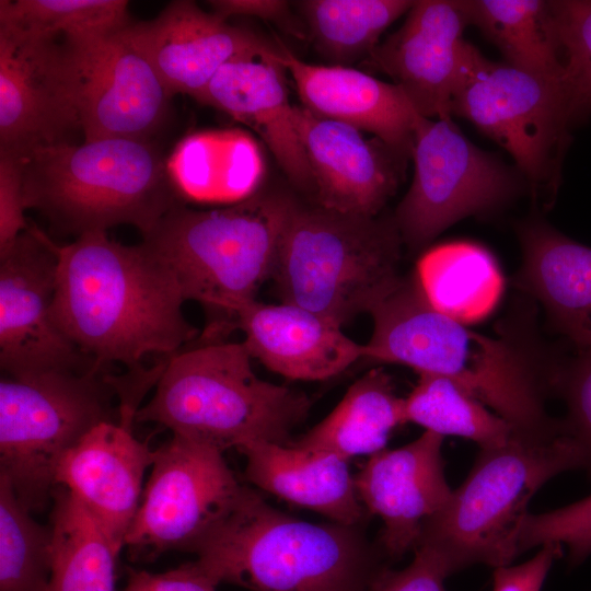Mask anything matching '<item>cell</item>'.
Listing matches in <instances>:
<instances>
[{
  "label": "cell",
  "mask_w": 591,
  "mask_h": 591,
  "mask_svg": "<svg viewBox=\"0 0 591 591\" xmlns=\"http://www.w3.org/2000/svg\"><path fill=\"white\" fill-rule=\"evenodd\" d=\"M57 253L55 321L96 364L138 370L147 356L174 355L197 337L175 277L141 243L91 232Z\"/></svg>",
  "instance_id": "6da1fadb"
},
{
  "label": "cell",
  "mask_w": 591,
  "mask_h": 591,
  "mask_svg": "<svg viewBox=\"0 0 591 591\" xmlns=\"http://www.w3.org/2000/svg\"><path fill=\"white\" fill-rule=\"evenodd\" d=\"M370 315L364 359L448 378L515 431L547 434L561 429V419L545 409L559 360L542 366L515 339L485 336L439 312L415 273L403 276Z\"/></svg>",
  "instance_id": "7a4b0ae2"
},
{
  "label": "cell",
  "mask_w": 591,
  "mask_h": 591,
  "mask_svg": "<svg viewBox=\"0 0 591 591\" xmlns=\"http://www.w3.org/2000/svg\"><path fill=\"white\" fill-rule=\"evenodd\" d=\"M296 204L276 189L204 210L183 201L142 235L141 244L171 270L185 301L202 306L207 321L198 341L224 340L235 331L237 310L271 278Z\"/></svg>",
  "instance_id": "3957f363"
},
{
  "label": "cell",
  "mask_w": 591,
  "mask_h": 591,
  "mask_svg": "<svg viewBox=\"0 0 591 591\" xmlns=\"http://www.w3.org/2000/svg\"><path fill=\"white\" fill-rule=\"evenodd\" d=\"M26 209L77 237L132 225L141 235L185 201L153 140L105 138L21 157Z\"/></svg>",
  "instance_id": "277c9868"
},
{
  "label": "cell",
  "mask_w": 591,
  "mask_h": 591,
  "mask_svg": "<svg viewBox=\"0 0 591 591\" xmlns=\"http://www.w3.org/2000/svg\"><path fill=\"white\" fill-rule=\"evenodd\" d=\"M243 341H197L165 357L136 422H157L222 452L253 441L289 444L312 401L258 378Z\"/></svg>",
  "instance_id": "5b68a950"
},
{
  "label": "cell",
  "mask_w": 591,
  "mask_h": 591,
  "mask_svg": "<svg viewBox=\"0 0 591 591\" xmlns=\"http://www.w3.org/2000/svg\"><path fill=\"white\" fill-rule=\"evenodd\" d=\"M583 466L565 426L547 434L513 430L505 443L480 448L449 502L424 523L416 548L434 557L448 576L476 564L508 566L520 555L534 494L554 476Z\"/></svg>",
  "instance_id": "8992f818"
},
{
  "label": "cell",
  "mask_w": 591,
  "mask_h": 591,
  "mask_svg": "<svg viewBox=\"0 0 591 591\" xmlns=\"http://www.w3.org/2000/svg\"><path fill=\"white\" fill-rule=\"evenodd\" d=\"M196 555L221 583L250 591H369L383 556L359 525L296 519L248 487Z\"/></svg>",
  "instance_id": "52a82bcc"
},
{
  "label": "cell",
  "mask_w": 591,
  "mask_h": 591,
  "mask_svg": "<svg viewBox=\"0 0 591 591\" xmlns=\"http://www.w3.org/2000/svg\"><path fill=\"white\" fill-rule=\"evenodd\" d=\"M393 216L367 217L297 201L271 275L281 302L343 326L381 303L403 279Z\"/></svg>",
  "instance_id": "ba28073f"
},
{
  "label": "cell",
  "mask_w": 591,
  "mask_h": 591,
  "mask_svg": "<svg viewBox=\"0 0 591 591\" xmlns=\"http://www.w3.org/2000/svg\"><path fill=\"white\" fill-rule=\"evenodd\" d=\"M115 375L107 368L2 374L0 475L30 512L53 502L67 453L95 426L119 418Z\"/></svg>",
  "instance_id": "9c48e42d"
},
{
  "label": "cell",
  "mask_w": 591,
  "mask_h": 591,
  "mask_svg": "<svg viewBox=\"0 0 591 591\" xmlns=\"http://www.w3.org/2000/svg\"><path fill=\"white\" fill-rule=\"evenodd\" d=\"M452 114L506 149L533 188L551 194L571 130L591 113L568 72L541 77L478 51L454 94Z\"/></svg>",
  "instance_id": "30bf717a"
},
{
  "label": "cell",
  "mask_w": 591,
  "mask_h": 591,
  "mask_svg": "<svg viewBox=\"0 0 591 591\" xmlns=\"http://www.w3.org/2000/svg\"><path fill=\"white\" fill-rule=\"evenodd\" d=\"M154 452L124 542L132 561H152L170 551L197 554L247 489L216 448L172 434Z\"/></svg>",
  "instance_id": "8fae6325"
},
{
  "label": "cell",
  "mask_w": 591,
  "mask_h": 591,
  "mask_svg": "<svg viewBox=\"0 0 591 591\" xmlns=\"http://www.w3.org/2000/svg\"><path fill=\"white\" fill-rule=\"evenodd\" d=\"M412 157L413 182L393 215L412 251L456 221L499 207L515 187L508 167L473 144L451 116L419 119Z\"/></svg>",
  "instance_id": "7c38bea8"
},
{
  "label": "cell",
  "mask_w": 591,
  "mask_h": 591,
  "mask_svg": "<svg viewBox=\"0 0 591 591\" xmlns=\"http://www.w3.org/2000/svg\"><path fill=\"white\" fill-rule=\"evenodd\" d=\"M81 129L77 77L60 37L0 23V151L71 143Z\"/></svg>",
  "instance_id": "4fadbf2b"
},
{
  "label": "cell",
  "mask_w": 591,
  "mask_h": 591,
  "mask_svg": "<svg viewBox=\"0 0 591 591\" xmlns=\"http://www.w3.org/2000/svg\"><path fill=\"white\" fill-rule=\"evenodd\" d=\"M57 273V244L36 225L30 224L0 255L2 374L101 367L81 352L55 321Z\"/></svg>",
  "instance_id": "5bb4252c"
},
{
  "label": "cell",
  "mask_w": 591,
  "mask_h": 591,
  "mask_svg": "<svg viewBox=\"0 0 591 591\" xmlns=\"http://www.w3.org/2000/svg\"><path fill=\"white\" fill-rule=\"evenodd\" d=\"M128 25L105 35L65 39L76 69L84 141L153 140L167 119L173 95Z\"/></svg>",
  "instance_id": "9a60e30c"
},
{
  "label": "cell",
  "mask_w": 591,
  "mask_h": 591,
  "mask_svg": "<svg viewBox=\"0 0 591 591\" xmlns=\"http://www.w3.org/2000/svg\"><path fill=\"white\" fill-rule=\"evenodd\" d=\"M468 0H417L402 26L369 56L425 118L452 116V101L478 49L463 38Z\"/></svg>",
  "instance_id": "2e32d148"
},
{
  "label": "cell",
  "mask_w": 591,
  "mask_h": 591,
  "mask_svg": "<svg viewBox=\"0 0 591 591\" xmlns=\"http://www.w3.org/2000/svg\"><path fill=\"white\" fill-rule=\"evenodd\" d=\"M118 406L117 420L99 424L67 453L57 470L56 486L71 493L119 553L155 452L132 432L139 408Z\"/></svg>",
  "instance_id": "e0dca14e"
},
{
  "label": "cell",
  "mask_w": 591,
  "mask_h": 591,
  "mask_svg": "<svg viewBox=\"0 0 591 591\" xmlns=\"http://www.w3.org/2000/svg\"><path fill=\"white\" fill-rule=\"evenodd\" d=\"M444 437L425 430L414 441L371 455L355 477L363 508L378 515L383 528L378 547L398 559L417 546L424 523L450 500L442 459Z\"/></svg>",
  "instance_id": "ac0fdd59"
},
{
  "label": "cell",
  "mask_w": 591,
  "mask_h": 591,
  "mask_svg": "<svg viewBox=\"0 0 591 591\" xmlns=\"http://www.w3.org/2000/svg\"><path fill=\"white\" fill-rule=\"evenodd\" d=\"M294 121L313 178L316 205L346 213L381 215L396 192L405 157L379 138L294 105Z\"/></svg>",
  "instance_id": "d6986e66"
},
{
  "label": "cell",
  "mask_w": 591,
  "mask_h": 591,
  "mask_svg": "<svg viewBox=\"0 0 591 591\" xmlns=\"http://www.w3.org/2000/svg\"><path fill=\"white\" fill-rule=\"evenodd\" d=\"M281 45L252 49L224 63L195 97L247 125L268 146L291 183L313 192L280 61Z\"/></svg>",
  "instance_id": "ffe728a7"
},
{
  "label": "cell",
  "mask_w": 591,
  "mask_h": 591,
  "mask_svg": "<svg viewBox=\"0 0 591 591\" xmlns=\"http://www.w3.org/2000/svg\"><path fill=\"white\" fill-rule=\"evenodd\" d=\"M128 32L170 93L194 99L235 56L276 46L187 0L172 1L151 21L130 23Z\"/></svg>",
  "instance_id": "44dd1931"
},
{
  "label": "cell",
  "mask_w": 591,
  "mask_h": 591,
  "mask_svg": "<svg viewBox=\"0 0 591 591\" xmlns=\"http://www.w3.org/2000/svg\"><path fill=\"white\" fill-rule=\"evenodd\" d=\"M234 328L253 359L290 380L322 381L366 357L364 344L302 306L252 300L236 312Z\"/></svg>",
  "instance_id": "7402d4cb"
},
{
  "label": "cell",
  "mask_w": 591,
  "mask_h": 591,
  "mask_svg": "<svg viewBox=\"0 0 591 591\" xmlns=\"http://www.w3.org/2000/svg\"><path fill=\"white\" fill-rule=\"evenodd\" d=\"M301 106L313 114L368 131L403 155H412L421 116L404 91L352 67L309 63L281 45Z\"/></svg>",
  "instance_id": "603a6c76"
},
{
  "label": "cell",
  "mask_w": 591,
  "mask_h": 591,
  "mask_svg": "<svg viewBox=\"0 0 591 591\" xmlns=\"http://www.w3.org/2000/svg\"><path fill=\"white\" fill-rule=\"evenodd\" d=\"M523 259L517 285L538 301L551 325L576 348L591 351V247L542 221L519 231Z\"/></svg>",
  "instance_id": "cb8c5ba5"
},
{
  "label": "cell",
  "mask_w": 591,
  "mask_h": 591,
  "mask_svg": "<svg viewBox=\"0 0 591 591\" xmlns=\"http://www.w3.org/2000/svg\"><path fill=\"white\" fill-rule=\"evenodd\" d=\"M245 459V476L254 486L332 522L360 525L364 508L355 487L348 460L332 452L278 444L248 442L237 449Z\"/></svg>",
  "instance_id": "d4e9b609"
},
{
  "label": "cell",
  "mask_w": 591,
  "mask_h": 591,
  "mask_svg": "<svg viewBox=\"0 0 591 591\" xmlns=\"http://www.w3.org/2000/svg\"><path fill=\"white\" fill-rule=\"evenodd\" d=\"M405 422L404 398L396 395L392 378L373 368L348 387L322 421L289 443L349 461L386 449L393 430Z\"/></svg>",
  "instance_id": "484cf974"
},
{
  "label": "cell",
  "mask_w": 591,
  "mask_h": 591,
  "mask_svg": "<svg viewBox=\"0 0 591 591\" xmlns=\"http://www.w3.org/2000/svg\"><path fill=\"white\" fill-rule=\"evenodd\" d=\"M414 273L429 303L463 324L485 317L502 291L495 258L471 242H450L425 252Z\"/></svg>",
  "instance_id": "4316f807"
},
{
  "label": "cell",
  "mask_w": 591,
  "mask_h": 591,
  "mask_svg": "<svg viewBox=\"0 0 591 591\" xmlns=\"http://www.w3.org/2000/svg\"><path fill=\"white\" fill-rule=\"evenodd\" d=\"M51 573L48 591H115L119 553L105 532L62 486L53 494Z\"/></svg>",
  "instance_id": "83f0119b"
},
{
  "label": "cell",
  "mask_w": 591,
  "mask_h": 591,
  "mask_svg": "<svg viewBox=\"0 0 591 591\" xmlns=\"http://www.w3.org/2000/svg\"><path fill=\"white\" fill-rule=\"evenodd\" d=\"M471 24L494 43L508 65L541 77L567 73L551 1L468 0Z\"/></svg>",
  "instance_id": "f1b7e54d"
},
{
  "label": "cell",
  "mask_w": 591,
  "mask_h": 591,
  "mask_svg": "<svg viewBox=\"0 0 591 591\" xmlns=\"http://www.w3.org/2000/svg\"><path fill=\"white\" fill-rule=\"evenodd\" d=\"M410 0H304L298 2L311 40L332 66L369 57L382 33L406 14Z\"/></svg>",
  "instance_id": "f546056e"
},
{
  "label": "cell",
  "mask_w": 591,
  "mask_h": 591,
  "mask_svg": "<svg viewBox=\"0 0 591 591\" xmlns=\"http://www.w3.org/2000/svg\"><path fill=\"white\" fill-rule=\"evenodd\" d=\"M413 391L404 398L406 422H414L442 437L456 436L490 448L505 443L512 426L489 410L452 380L418 374Z\"/></svg>",
  "instance_id": "4dcf8cb0"
},
{
  "label": "cell",
  "mask_w": 591,
  "mask_h": 591,
  "mask_svg": "<svg viewBox=\"0 0 591 591\" xmlns=\"http://www.w3.org/2000/svg\"><path fill=\"white\" fill-rule=\"evenodd\" d=\"M31 513L0 475V591H48L53 530Z\"/></svg>",
  "instance_id": "1f68e13d"
},
{
  "label": "cell",
  "mask_w": 591,
  "mask_h": 591,
  "mask_svg": "<svg viewBox=\"0 0 591 591\" xmlns=\"http://www.w3.org/2000/svg\"><path fill=\"white\" fill-rule=\"evenodd\" d=\"M125 0H1L0 23L67 40L126 27Z\"/></svg>",
  "instance_id": "d6a6232c"
},
{
  "label": "cell",
  "mask_w": 591,
  "mask_h": 591,
  "mask_svg": "<svg viewBox=\"0 0 591 591\" xmlns=\"http://www.w3.org/2000/svg\"><path fill=\"white\" fill-rule=\"evenodd\" d=\"M250 144L248 140L232 132L196 135L184 140L169 162L184 200L229 204L241 200L219 165L255 161Z\"/></svg>",
  "instance_id": "836d02e7"
},
{
  "label": "cell",
  "mask_w": 591,
  "mask_h": 591,
  "mask_svg": "<svg viewBox=\"0 0 591 591\" xmlns=\"http://www.w3.org/2000/svg\"><path fill=\"white\" fill-rule=\"evenodd\" d=\"M546 543L566 546L571 567L591 555V495L548 512L526 515L519 538L520 554Z\"/></svg>",
  "instance_id": "e575fe53"
},
{
  "label": "cell",
  "mask_w": 591,
  "mask_h": 591,
  "mask_svg": "<svg viewBox=\"0 0 591 591\" xmlns=\"http://www.w3.org/2000/svg\"><path fill=\"white\" fill-rule=\"evenodd\" d=\"M553 392L566 404L564 426L582 452L583 470L591 475V351H577L560 361Z\"/></svg>",
  "instance_id": "d590c367"
},
{
  "label": "cell",
  "mask_w": 591,
  "mask_h": 591,
  "mask_svg": "<svg viewBox=\"0 0 591 591\" xmlns=\"http://www.w3.org/2000/svg\"><path fill=\"white\" fill-rule=\"evenodd\" d=\"M566 69L577 84L591 77V0L551 1Z\"/></svg>",
  "instance_id": "8d00e7d4"
},
{
  "label": "cell",
  "mask_w": 591,
  "mask_h": 591,
  "mask_svg": "<svg viewBox=\"0 0 591 591\" xmlns=\"http://www.w3.org/2000/svg\"><path fill=\"white\" fill-rule=\"evenodd\" d=\"M25 210L21 157L0 151V255L28 228Z\"/></svg>",
  "instance_id": "74e56055"
},
{
  "label": "cell",
  "mask_w": 591,
  "mask_h": 591,
  "mask_svg": "<svg viewBox=\"0 0 591 591\" xmlns=\"http://www.w3.org/2000/svg\"><path fill=\"white\" fill-rule=\"evenodd\" d=\"M220 583L218 576L197 558L160 573L128 567L123 591H216Z\"/></svg>",
  "instance_id": "f35d334b"
},
{
  "label": "cell",
  "mask_w": 591,
  "mask_h": 591,
  "mask_svg": "<svg viewBox=\"0 0 591 591\" xmlns=\"http://www.w3.org/2000/svg\"><path fill=\"white\" fill-rule=\"evenodd\" d=\"M413 561L401 570L382 567L374 576L369 591H447L448 573L429 553L416 548Z\"/></svg>",
  "instance_id": "ab89813d"
},
{
  "label": "cell",
  "mask_w": 591,
  "mask_h": 591,
  "mask_svg": "<svg viewBox=\"0 0 591 591\" xmlns=\"http://www.w3.org/2000/svg\"><path fill=\"white\" fill-rule=\"evenodd\" d=\"M563 547L559 543H546L525 563L494 568L493 591H541L554 561L563 556Z\"/></svg>",
  "instance_id": "60d3db41"
},
{
  "label": "cell",
  "mask_w": 591,
  "mask_h": 591,
  "mask_svg": "<svg viewBox=\"0 0 591 591\" xmlns=\"http://www.w3.org/2000/svg\"><path fill=\"white\" fill-rule=\"evenodd\" d=\"M213 12L229 19L243 15L268 20L287 25L296 31L290 4L283 0H213L209 1Z\"/></svg>",
  "instance_id": "b9f144b4"
},
{
  "label": "cell",
  "mask_w": 591,
  "mask_h": 591,
  "mask_svg": "<svg viewBox=\"0 0 591 591\" xmlns=\"http://www.w3.org/2000/svg\"><path fill=\"white\" fill-rule=\"evenodd\" d=\"M580 89L584 97V101L591 112V77L581 82Z\"/></svg>",
  "instance_id": "7bdbcfd3"
}]
</instances>
